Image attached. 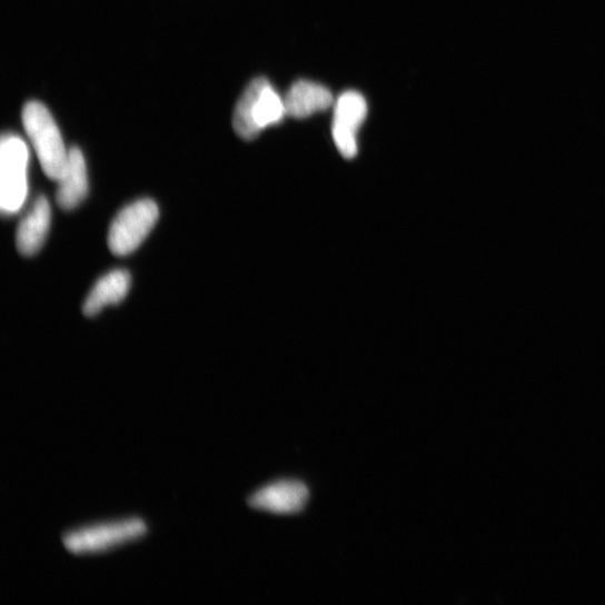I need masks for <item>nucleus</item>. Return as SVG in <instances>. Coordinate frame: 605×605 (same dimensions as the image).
<instances>
[{
    "label": "nucleus",
    "mask_w": 605,
    "mask_h": 605,
    "mask_svg": "<svg viewBox=\"0 0 605 605\" xmlns=\"http://www.w3.org/2000/svg\"><path fill=\"white\" fill-rule=\"evenodd\" d=\"M287 116L281 98L265 78L250 82L239 99L232 118L237 135L246 140L255 139L264 129Z\"/></svg>",
    "instance_id": "nucleus-2"
},
{
    "label": "nucleus",
    "mask_w": 605,
    "mask_h": 605,
    "mask_svg": "<svg viewBox=\"0 0 605 605\" xmlns=\"http://www.w3.org/2000/svg\"><path fill=\"white\" fill-rule=\"evenodd\" d=\"M50 225V202L44 196H40L18 228V250L26 257L38 254L46 242Z\"/></svg>",
    "instance_id": "nucleus-10"
},
{
    "label": "nucleus",
    "mask_w": 605,
    "mask_h": 605,
    "mask_svg": "<svg viewBox=\"0 0 605 605\" xmlns=\"http://www.w3.org/2000/svg\"><path fill=\"white\" fill-rule=\"evenodd\" d=\"M159 217V207L150 199L139 200L123 208L109 229L110 251L119 257L133 252L153 230Z\"/></svg>",
    "instance_id": "nucleus-5"
},
{
    "label": "nucleus",
    "mask_w": 605,
    "mask_h": 605,
    "mask_svg": "<svg viewBox=\"0 0 605 605\" xmlns=\"http://www.w3.org/2000/svg\"><path fill=\"white\" fill-rule=\"evenodd\" d=\"M24 129L37 151L46 176L58 181L66 168L69 149L49 109L39 101L28 102L22 112Z\"/></svg>",
    "instance_id": "nucleus-3"
},
{
    "label": "nucleus",
    "mask_w": 605,
    "mask_h": 605,
    "mask_svg": "<svg viewBox=\"0 0 605 605\" xmlns=\"http://www.w3.org/2000/svg\"><path fill=\"white\" fill-rule=\"evenodd\" d=\"M287 116L302 119L329 109L334 103L331 91L317 82L300 80L284 97Z\"/></svg>",
    "instance_id": "nucleus-9"
},
{
    "label": "nucleus",
    "mask_w": 605,
    "mask_h": 605,
    "mask_svg": "<svg viewBox=\"0 0 605 605\" xmlns=\"http://www.w3.org/2000/svg\"><path fill=\"white\" fill-rule=\"evenodd\" d=\"M310 492L306 484L296 480H281L269 484L247 500L252 509L278 515H294L306 508Z\"/></svg>",
    "instance_id": "nucleus-7"
},
{
    "label": "nucleus",
    "mask_w": 605,
    "mask_h": 605,
    "mask_svg": "<svg viewBox=\"0 0 605 605\" xmlns=\"http://www.w3.org/2000/svg\"><path fill=\"white\" fill-rule=\"evenodd\" d=\"M59 182L57 201L61 209L72 211L87 198L89 191L87 166L80 148L71 147Z\"/></svg>",
    "instance_id": "nucleus-8"
},
{
    "label": "nucleus",
    "mask_w": 605,
    "mask_h": 605,
    "mask_svg": "<svg viewBox=\"0 0 605 605\" xmlns=\"http://www.w3.org/2000/svg\"><path fill=\"white\" fill-rule=\"evenodd\" d=\"M368 106L365 97L356 91L341 95L335 103L334 138L340 153L353 159L358 151V131L366 120Z\"/></svg>",
    "instance_id": "nucleus-6"
},
{
    "label": "nucleus",
    "mask_w": 605,
    "mask_h": 605,
    "mask_svg": "<svg viewBox=\"0 0 605 605\" xmlns=\"http://www.w3.org/2000/svg\"><path fill=\"white\" fill-rule=\"evenodd\" d=\"M30 149L20 136L6 133L0 142V207L6 216L21 211L29 195Z\"/></svg>",
    "instance_id": "nucleus-4"
},
{
    "label": "nucleus",
    "mask_w": 605,
    "mask_h": 605,
    "mask_svg": "<svg viewBox=\"0 0 605 605\" xmlns=\"http://www.w3.org/2000/svg\"><path fill=\"white\" fill-rule=\"evenodd\" d=\"M148 533L143 518L128 517L71 529L62 536V544L73 555H100L136 543Z\"/></svg>",
    "instance_id": "nucleus-1"
},
{
    "label": "nucleus",
    "mask_w": 605,
    "mask_h": 605,
    "mask_svg": "<svg viewBox=\"0 0 605 605\" xmlns=\"http://www.w3.org/2000/svg\"><path fill=\"white\" fill-rule=\"evenodd\" d=\"M130 284V274L125 269H116L101 277L85 300V316L92 318L106 307L118 305L127 296Z\"/></svg>",
    "instance_id": "nucleus-11"
}]
</instances>
